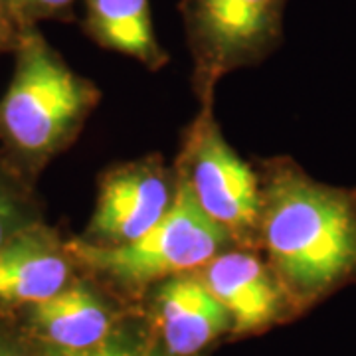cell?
<instances>
[{"instance_id": "cell-1", "label": "cell", "mask_w": 356, "mask_h": 356, "mask_svg": "<svg viewBox=\"0 0 356 356\" xmlns=\"http://www.w3.org/2000/svg\"><path fill=\"white\" fill-rule=\"evenodd\" d=\"M271 269L295 303H313L356 277V194L280 168L261 194Z\"/></svg>"}, {"instance_id": "cell-2", "label": "cell", "mask_w": 356, "mask_h": 356, "mask_svg": "<svg viewBox=\"0 0 356 356\" xmlns=\"http://www.w3.org/2000/svg\"><path fill=\"white\" fill-rule=\"evenodd\" d=\"M14 58L0 99V143L16 172L34 175L74 137L97 89L67 67L38 26L22 30Z\"/></svg>"}, {"instance_id": "cell-3", "label": "cell", "mask_w": 356, "mask_h": 356, "mask_svg": "<svg viewBox=\"0 0 356 356\" xmlns=\"http://www.w3.org/2000/svg\"><path fill=\"white\" fill-rule=\"evenodd\" d=\"M228 229L206 216L188 182L182 180L165 216L139 240L115 248L89 242L67 243V248L76 264L93 267L129 285H145L206 266L228 242Z\"/></svg>"}, {"instance_id": "cell-4", "label": "cell", "mask_w": 356, "mask_h": 356, "mask_svg": "<svg viewBox=\"0 0 356 356\" xmlns=\"http://www.w3.org/2000/svg\"><path fill=\"white\" fill-rule=\"evenodd\" d=\"M285 0H182L198 72L210 83L261 58L280 38Z\"/></svg>"}, {"instance_id": "cell-5", "label": "cell", "mask_w": 356, "mask_h": 356, "mask_svg": "<svg viewBox=\"0 0 356 356\" xmlns=\"http://www.w3.org/2000/svg\"><path fill=\"white\" fill-rule=\"evenodd\" d=\"M198 206L228 232H245L259 222L261 194L255 175L208 123L194 143L191 177L184 178Z\"/></svg>"}, {"instance_id": "cell-6", "label": "cell", "mask_w": 356, "mask_h": 356, "mask_svg": "<svg viewBox=\"0 0 356 356\" xmlns=\"http://www.w3.org/2000/svg\"><path fill=\"white\" fill-rule=\"evenodd\" d=\"M172 198L165 170L151 161L115 170L103 182L89 243L115 248L139 240L165 216Z\"/></svg>"}, {"instance_id": "cell-7", "label": "cell", "mask_w": 356, "mask_h": 356, "mask_svg": "<svg viewBox=\"0 0 356 356\" xmlns=\"http://www.w3.org/2000/svg\"><path fill=\"white\" fill-rule=\"evenodd\" d=\"M74 255L54 229L34 222L0 248V313L40 305L64 291Z\"/></svg>"}, {"instance_id": "cell-8", "label": "cell", "mask_w": 356, "mask_h": 356, "mask_svg": "<svg viewBox=\"0 0 356 356\" xmlns=\"http://www.w3.org/2000/svg\"><path fill=\"white\" fill-rule=\"evenodd\" d=\"M202 281L228 311L238 332L273 323L281 315L285 299H289L275 273L255 255L243 252H229L208 261Z\"/></svg>"}, {"instance_id": "cell-9", "label": "cell", "mask_w": 356, "mask_h": 356, "mask_svg": "<svg viewBox=\"0 0 356 356\" xmlns=\"http://www.w3.org/2000/svg\"><path fill=\"white\" fill-rule=\"evenodd\" d=\"M159 321L172 355L191 356L228 329L224 305L194 275H175L159 293Z\"/></svg>"}, {"instance_id": "cell-10", "label": "cell", "mask_w": 356, "mask_h": 356, "mask_svg": "<svg viewBox=\"0 0 356 356\" xmlns=\"http://www.w3.org/2000/svg\"><path fill=\"white\" fill-rule=\"evenodd\" d=\"M32 329L48 343L86 353L107 337L111 315L83 285H67L48 301L28 309Z\"/></svg>"}, {"instance_id": "cell-11", "label": "cell", "mask_w": 356, "mask_h": 356, "mask_svg": "<svg viewBox=\"0 0 356 356\" xmlns=\"http://www.w3.org/2000/svg\"><path fill=\"white\" fill-rule=\"evenodd\" d=\"M83 28L102 48L119 51L149 67L168 60L154 36L149 0H83Z\"/></svg>"}, {"instance_id": "cell-12", "label": "cell", "mask_w": 356, "mask_h": 356, "mask_svg": "<svg viewBox=\"0 0 356 356\" xmlns=\"http://www.w3.org/2000/svg\"><path fill=\"white\" fill-rule=\"evenodd\" d=\"M13 166L0 163V248L16 232L38 222Z\"/></svg>"}, {"instance_id": "cell-13", "label": "cell", "mask_w": 356, "mask_h": 356, "mask_svg": "<svg viewBox=\"0 0 356 356\" xmlns=\"http://www.w3.org/2000/svg\"><path fill=\"white\" fill-rule=\"evenodd\" d=\"M20 30L36 28L44 20H65L77 0H2Z\"/></svg>"}, {"instance_id": "cell-14", "label": "cell", "mask_w": 356, "mask_h": 356, "mask_svg": "<svg viewBox=\"0 0 356 356\" xmlns=\"http://www.w3.org/2000/svg\"><path fill=\"white\" fill-rule=\"evenodd\" d=\"M22 30L14 22V18L8 13V8L4 6V2L0 0V54L2 51H13L18 46Z\"/></svg>"}, {"instance_id": "cell-15", "label": "cell", "mask_w": 356, "mask_h": 356, "mask_svg": "<svg viewBox=\"0 0 356 356\" xmlns=\"http://www.w3.org/2000/svg\"><path fill=\"white\" fill-rule=\"evenodd\" d=\"M0 356H32L24 344L16 337L8 334L4 329H0Z\"/></svg>"}, {"instance_id": "cell-16", "label": "cell", "mask_w": 356, "mask_h": 356, "mask_svg": "<svg viewBox=\"0 0 356 356\" xmlns=\"http://www.w3.org/2000/svg\"><path fill=\"white\" fill-rule=\"evenodd\" d=\"M76 356H131L129 353H123V350H111V348H91V350H86V353H79Z\"/></svg>"}]
</instances>
